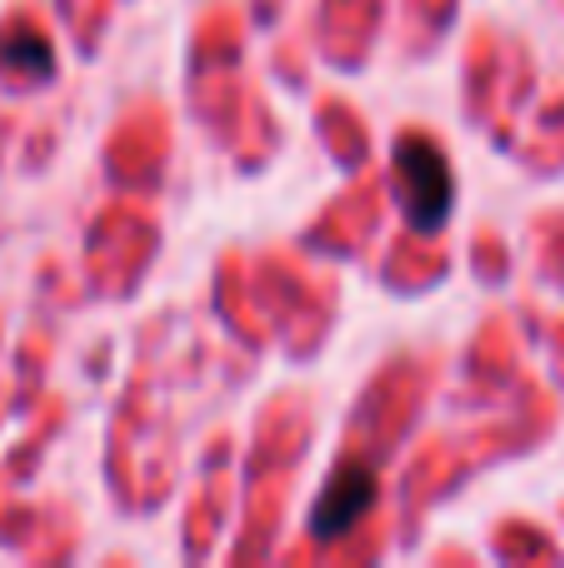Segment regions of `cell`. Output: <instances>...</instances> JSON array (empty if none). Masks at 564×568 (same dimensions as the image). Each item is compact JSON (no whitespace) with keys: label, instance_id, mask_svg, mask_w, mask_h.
Listing matches in <instances>:
<instances>
[{"label":"cell","instance_id":"6da1fadb","mask_svg":"<svg viewBox=\"0 0 564 568\" xmlns=\"http://www.w3.org/2000/svg\"><path fill=\"white\" fill-rule=\"evenodd\" d=\"M400 165V190H405L410 220L420 230H435L450 215V165L425 135H410L395 155Z\"/></svg>","mask_w":564,"mask_h":568},{"label":"cell","instance_id":"7a4b0ae2","mask_svg":"<svg viewBox=\"0 0 564 568\" xmlns=\"http://www.w3.org/2000/svg\"><path fill=\"white\" fill-rule=\"evenodd\" d=\"M370 499H375V479H370L365 469H355V464H345V469L335 474V484L325 489V504L315 509V529L320 534L350 529V524L360 519V509H370Z\"/></svg>","mask_w":564,"mask_h":568}]
</instances>
